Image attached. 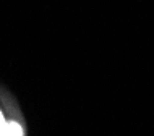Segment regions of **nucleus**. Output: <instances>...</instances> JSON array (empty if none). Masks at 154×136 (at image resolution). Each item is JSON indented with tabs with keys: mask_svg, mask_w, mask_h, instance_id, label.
<instances>
[{
	"mask_svg": "<svg viewBox=\"0 0 154 136\" xmlns=\"http://www.w3.org/2000/svg\"><path fill=\"white\" fill-rule=\"evenodd\" d=\"M0 136H23V130L18 123H5L0 130Z\"/></svg>",
	"mask_w": 154,
	"mask_h": 136,
	"instance_id": "nucleus-1",
	"label": "nucleus"
},
{
	"mask_svg": "<svg viewBox=\"0 0 154 136\" xmlns=\"http://www.w3.org/2000/svg\"><path fill=\"white\" fill-rule=\"evenodd\" d=\"M3 125H5V123H3V117H2V113H0V130H2Z\"/></svg>",
	"mask_w": 154,
	"mask_h": 136,
	"instance_id": "nucleus-2",
	"label": "nucleus"
}]
</instances>
